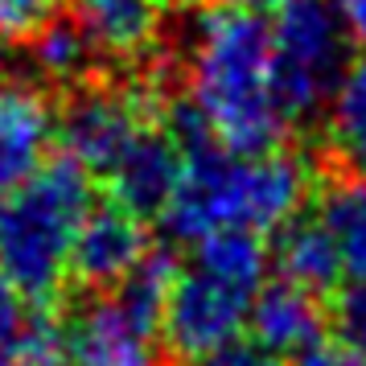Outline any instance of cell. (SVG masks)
I'll list each match as a JSON object with an SVG mask.
<instances>
[{
  "label": "cell",
  "instance_id": "6da1fadb",
  "mask_svg": "<svg viewBox=\"0 0 366 366\" xmlns=\"http://www.w3.org/2000/svg\"><path fill=\"white\" fill-rule=\"evenodd\" d=\"M189 107L222 149H280L292 116L284 112L272 74V29L259 9L218 0L202 9L185 54Z\"/></svg>",
  "mask_w": 366,
  "mask_h": 366
},
{
  "label": "cell",
  "instance_id": "7a4b0ae2",
  "mask_svg": "<svg viewBox=\"0 0 366 366\" xmlns=\"http://www.w3.org/2000/svg\"><path fill=\"white\" fill-rule=\"evenodd\" d=\"M177 149L182 177L157 218L182 247H194L218 231H251L259 239L276 234L305 210L313 189V169L300 152H231L210 132L189 136Z\"/></svg>",
  "mask_w": 366,
  "mask_h": 366
},
{
  "label": "cell",
  "instance_id": "3957f363",
  "mask_svg": "<svg viewBox=\"0 0 366 366\" xmlns=\"http://www.w3.org/2000/svg\"><path fill=\"white\" fill-rule=\"evenodd\" d=\"M267 276V247L251 231H218L194 243L189 264L173 272L161 337L173 358L194 362L239 342Z\"/></svg>",
  "mask_w": 366,
  "mask_h": 366
},
{
  "label": "cell",
  "instance_id": "277c9868",
  "mask_svg": "<svg viewBox=\"0 0 366 366\" xmlns=\"http://www.w3.org/2000/svg\"><path fill=\"white\" fill-rule=\"evenodd\" d=\"M91 202V173L66 157L0 189V272L21 297L54 300L66 284L70 247Z\"/></svg>",
  "mask_w": 366,
  "mask_h": 366
},
{
  "label": "cell",
  "instance_id": "5b68a950",
  "mask_svg": "<svg viewBox=\"0 0 366 366\" xmlns=\"http://www.w3.org/2000/svg\"><path fill=\"white\" fill-rule=\"evenodd\" d=\"M272 29L276 95L292 119L325 112L337 79L350 66V34L333 0H284Z\"/></svg>",
  "mask_w": 366,
  "mask_h": 366
},
{
  "label": "cell",
  "instance_id": "8992f818",
  "mask_svg": "<svg viewBox=\"0 0 366 366\" xmlns=\"http://www.w3.org/2000/svg\"><path fill=\"white\" fill-rule=\"evenodd\" d=\"M157 116L149 86H74L58 112V144L86 173H107L124 144Z\"/></svg>",
  "mask_w": 366,
  "mask_h": 366
},
{
  "label": "cell",
  "instance_id": "52a82bcc",
  "mask_svg": "<svg viewBox=\"0 0 366 366\" xmlns=\"http://www.w3.org/2000/svg\"><path fill=\"white\" fill-rule=\"evenodd\" d=\"M149 218L128 210L124 202H91L70 247V276L83 288H116L149 255Z\"/></svg>",
  "mask_w": 366,
  "mask_h": 366
},
{
  "label": "cell",
  "instance_id": "ba28073f",
  "mask_svg": "<svg viewBox=\"0 0 366 366\" xmlns=\"http://www.w3.org/2000/svg\"><path fill=\"white\" fill-rule=\"evenodd\" d=\"M58 144V103L21 74H0V189H13L50 161Z\"/></svg>",
  "mask_w": 366,
  "mask_h": 366
},
{
  "label": "cell",
  "instance_id": "9c48e42d",
  "mask_svg": "<svg viewBox=\"0 0 366 366\" xmlns=\"http://www.w3.org/2000/svg\"><path fill=\"white\" fill-rule=\"evenodd\" d=\"M157 337L116 297H99L66 325V366H161Z\"/></svg>",
  "mask_w": 366,
  "mask_h": 366
},
{
  "label": "cell",
  "instance_id": "30bf717a",
  "mask_svg": "<svg viewBox=\"0 0 366 366\" xmlns=\"http://www.w3.org/2000/svg\"><path fill=\"white\" fill-rule=\"evenodd\" d=\"M182 177V149L169 136L165 119H152L124 144L112 169L103 173V182L112 189V198L124 202L140 218H157L165 210L173 185Z\"/></svg>",
  "mask_w": 366,
  "mask_h": 366
},
{
  "label": "cell",
  "instance_id": "8fae6325",
  "mask_svg": "<svg viewBox=\"0 0 366 366\" xmlns=\"http://www.w3.org/2000/svg\"><path fill=\"white\" fill-rule=\"evenodd\" d=\"M70 21L79 25L95 58L144 62L157 54L165 29V0H74Z\"/></svg>",
  "mask_w": 366,
  "mask_h": 366
},
{
  "label": "cell",
  "instance_id": "7c38bea8",
  "mask_svg": "<svg viewBox=\"0 0 366 366\" xmlns=\"http://www.w3.org/2000/svg\"><path fill=\"white\" fill-rule=\"evenodd\" d=\"M247 330L255 346H264L276 358H300L305 350H313L325 330V309L317 292L300 288L292 280H272L264 284L247 313Z\"/></svg>",
  "mask_w": 366,
  "mask_h": 366
},
{
  "label": "cell",
  "instance_id": "4fadbf2b",
  "mask_svg": "<svg viewBox=\"0 0 366 366\" xmlns=\"http://www.w3.org/2000/svg\"><path fill=\"white\" fill-rule=\"evenodd\" d=\"M267 259L280 267L284 280L300 284L309 292H325L342 280V259L333 247V234L325 231L321 214H305L288 218L280 231H276V247L267 251Z\"/></svg>",
  "mask_w": 366,
  "mask_h": 366
},
{
  "label": "cell",
  "instance_id": "5bb4252c",
  "mask_svg": "<svg viewBox=\"0 0 366 366\" xmlns=\"http://www.w3.org/2000/svg\"><path fill=\"white\" fill-rule=\"evenodd\" d=\"M317 214L333 234L342 276H350V284H366V177L350 173L325 185L317 198Z\"/></svg>",
  "mask_w": 366,
  "mask_h": 366
},
{
  "label": "cell",
  "instance_id": "9a60e30c",
  "mask_svg": "<svg viewBox=\"0 0 366 366\" xmlns=\"http://www.w3.org/2000/svg\"><path fill=\"white\" fill-rule=\"evenodd\" d=\"M325 149L346 173L366 177V54L346 66L325 103Z\"/></svg>",
  "mask_w": 366,
  "mask_h": 366
},
{
  "label": "cell",
  "instance_id": "2e32d148",
  "mask_svg": "<svg viewBox=\"0 0 366 366\" xmlns=\"http://www.w3.org/2000/svg\"><path fill=\"white\" fill-rule=\"evenodd\" d=\"M29 54H34V66L54 79V83H74L83 79V70L91 66V46L79 34V25L70 17H50L34 37H29Z\"/></svg>",
  "mask_w": 366,
  "mask_h": 366
},
{
  "label": "cell",
  "instance_id": "e0dca14e",
  "mask_svg": "<svg viewBox=\"0 0 366 366\" xmlns=\"http://www.w3.org/2000/svg\"><path fill=\"white\" fill-rule=\"evenodd\" d=\"M0 366H66V325L54 317H25L17 337L0 350Z\"/></svg>",
  "mask_w": 366,
  "mask_h": 366
},
{
  "label": "cell",
  "instance_id": "ac0fdd59",
  "mask_svg": "<svg viewBox=\"0 0 366 366\" xmlns=\"http://www.w3.org/2000/svg\"><path fill=\"white\" fill-rule=\"evenodd\" d=\"M58 13V0H0V41L17 46Z\"/></svg>",
  "mask_w": 366,
  "mask_h": 366
},
{
  "label": "cell",
  "instance_id": "d6986e66",
  "mask_svg": "<svg viewBox=\"0 0 366 366\" xmlns=\"http://www.w3.org/2000/svg\"><path fill=\"white\" fill-rule=\"evenodd\" d=\"M333 330L342 337V346L366 358V284H350L333 305Z\"/></svg>",
  "mask_w": 366,
  "mask_h": 366
},
{
  "label": "cell",
  "instance_id": "ffe728a7",
  "mask_svg": "<svg viewBox=\"0 0 366 366\" xmlns=\"http://www.w3.org/2000/svg\"><path fill=\"white\" fill-rule=\"evenodd\" d=\"M189 366H284L276 354H267L264 346H243V342H231V346L214 350V354H206V358H194Z\"/></svg>",
  "mask_w": 366,
  "mask_h": 366
},
{
  "label": "cell",
  "instance_id": "44dd1931",
  "mask_svg": "<svg viewBox=\"0 0 366 366\" xmlns=\"http://www.w3.org/2000/svg\"><path fill=\"white\" fill-rule=\"evenodd\" d=\"M21 325H25V297H21L17 288L9 284V276L0 272V350L17 337Z\"/></svg>",
  "mask_w": 366,
  "mask_h": 366
},
{
  "label": "cell",
  "instance_id": "7402d4cb",
  "mask_svg": "<svg viewBox=\"0 0 366 366\" xmlns=\"http://www.w3.org/2000/svg\"><path fill=\"white\" fill-rule=\"evenodd\" d=\"M297 366H366V358L354 354L350 346H321L317 342L313 350H305L297 358Z\"/></svg>",
  "mask_w": 366,
  "mask_h": 366
},
{
  "label": "cell",
  "instance_id": "603a6c76",
  "mask_svg": "<svg viewBox=\"0 0 366 366\" xmlns=\"http://www.w3.org/2000/svg\"><path fill=\"white\" fill-rule=\"evenodd\" d=\"M333 4L342 13V25H346L350 41L366 50V0H333Z\"/></svg>",
  "mask_w": 366,
  "mask_h": 366
},
{
  "label": "cell",
  "instance_id": "cb8c5ba5",
  "mask_svg": "<svg viewBox=\"0 0 366 366\" xmlns=\"http://www.w3.org/2000/svg\"><path fill=\"white\" fill-rule=\"evenodd\" d=\"M234 4H247V9H259L264 13V9H280L284 0H234Z\"/></svg>",
  "mask_w": 366,
  "mask_h": 366
},
{
  "label": "cell",
  "instance_id": "d4e9b609",
  "mask_svg": "<svg viewBox=\"0 0 366 366\" xmlns=\"http://www.w3.org/2000/svg\"><path fill=\"white\" fill-rule=\"evenodd\" d=\"M173 4H198V0H173Z\"/></svg>",
  "mask_w": 366,
  "mask_h": 366
}]
</instances>
